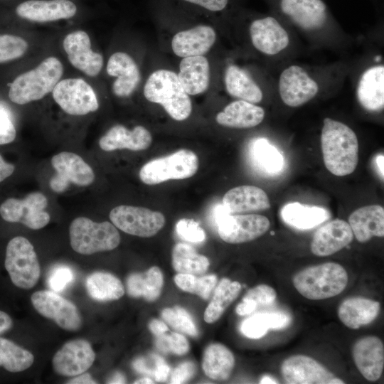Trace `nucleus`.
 I'll list each match as a JSON object with an SVG mask.
<instances>
[{
    "mask_svg": "<svg viewBox=\"0 0 384 384\" xmlns=\"http://www.w3.org/2000/svg\"><path fill=\"white\" fill-rule=\"evenodd\" d=\"M277 297L275 290L269 285L259 284L250 289L236 307L240 316L251 314L260 308L272 304Z\"/></svg>",
    "mask_w": 384,
    "mask_h": 384,
    "instance_id": "42",
    "label": "nucleus"
},
{
    "mask_svg": "<svg viewBox=\"0 0 384 384\" xmlns=\"http://www.w3.org/2000/svg\"><path fill=\"white\" fill-rule=\"evenodd\" d=\"M291 322V317L281 311H262L252 313L240 324L241 333L250 338H260L269 330L282 329Z\"/></svg>",
    "mask_w": 384,
    "mask_h": 384,
    "instance_id": "33",
    "label": "nucleus"
},
{
    "mask_svg": "<svg viewBox=\"0 0 384 384\" xmlns=\"http://www.w3.org/2000/svg\"><path fill=\"white\" fill-rule=\"evenodd\" d=\"M69 235L73 250L82 255L112 250L120 242V235L113 224L97 223L85 217L72 221Z\"/></svg>",
    "mask_w": 384,
    "mask_h": 384,
    "instance_id": "6",
    "label": "nucleus"
},
{
    "mask_svg": "<svg viewBox=\"0 0 384 384\" xmlns=\"http://www.w3.org/2000/svg\"><path fill=\"white\" fill-rule=\"evenodd\" d=\"M196 372V366L193 362L186 361L178 365L173 371L171 383H183L193 377Z\"/></svg>",
    "mask_w": 384,
    "mask_h": 384,
    "instance_id": "50",
    "label": "nucleus"
},
{
    "mask_svg": "<svg viewBox=\"0 0 384 384\" xmlns=\"http://www.w3.org/2000/svg\"><path fill=\"white\" fill-rule=\"evenodd\" d=\"M33 361L30 351L0 336V367L11 373L21 372L30 368Z\"/></svg>",
    "mask_w": 384,
    "mask_h": 384,
    "instance_id": "41",
    "label": "nucleus"
},
{
    "mask_svg": "<svg viewBox=\"0 0 384 384\" xmlns=\"http://www.w3.org/2000/svg\"><path fill=\"white\" fill-rule=\"evenodd\" d=\"M277 6L284 16L304 30L321 29L329 18L322 0H278Z\"/></svg>",
    "mask_w": 384,
    "mask_h": 384,
    "instance_id": "18",
    "label": "nucleus"
},
{
    "mask_svg": "<svg viewBox=\"0 0 384 384\" xmlns=\"http://www.w3.org/2000/svg\"><path fill=\"white\" fill-rule=\"evenodd\" d=\"M15 166L4 160L0 154V183L9 177L14 171Z\"/></svg>",
    "mask_w": 384,
    "mask_h": 384,
    "instance_id": "53",
    "label": "nucleus"
},
{
    "mask_svg": "<svg viewBox=\"0 0 384 384\" xmlns=\"http://www.w3.org/2000/svg\"><path fill=\"white\" fill-rule=\"evenodd\" d=\"M74 277V272L70 267L58 265L50 272L47 282L53 292H60L73 282Z\"/></svg>",
    "mask_w": 384,
    "mask_h": 384,
    "instance_id": "48",
    "label": "nucleus"
},
{
    "mask_svg": "<svg viewBox=\"0 0 384 384\" xmlns=\"http://www.w3.org/2000/svg\"><path fill=\"white\" fill-rule=\"evenodd\" d=\"M176 233L183 240L198 243L206 239V233L199 223L193 219L182 218L176 224Z\"/></svg>",
    "mask_w": 384,
    "mask_h": 384,
    "instance_id": "47",
    "label": "nucleus"
},
{
    "mask_svg": "<svg viewBox=\"0 0 384 384\" xmlns=\"http://www.w3.org/2000/svg\"><path fill=\"white\" fill-rule=\"evenodd\" d=\"M383 161H384V156L383 154H380L376 156L375 158V164L377 165V168L378 170V172L382 177V179H383L384 176V170H383Z\"/></svg>",
    "mask_w": 384,
    "mask_h": 384,
    "instance_id": "58",
    "label": "nucleus"
},
{
    "mask_svg": "<svg viewBox=\"0 0 384 384\" xmlns=\"http://www.w3.org/2000/svg\"><path fill=\"white\" fill-rule=\"evenodd\" d=\"M357 98L368 111L378 112L384 107V66H373L361 75L357 86Z\"/></svg>",
    "mask_w": 384,
    "mask_h": 384,
    "instance_id": "28",
    "label": "nucleus"
},
{
    "mask_svg": "<svg viewBox=\"0 0 384 384\" xmlns=\"http://www.w3.org/2000/svg\"><path fill=\"white\" fill-rule=\"evenodd\" d=\"M189 4L203 9L210 12H220L225 10L230 0H181Z\"/></svg>",
    "mask_w": 384,
    "mask_h": 384,
    "instance_id": "51",
    "label": "nucleus"
},
{
    "mask_svg": "<svg viewBox=\"0 0 384 384\" xmlns=\"http://www.w3.org/2000/svg\"><path fill=\"white\" fill-rule=\"evenodd\" d=\"M149 327L151 333L156 336H161L168 331V327L165 323L157 319L152 320Z\"/></svg>",
    "mask_w": 384,
    "mask_h": 384,
    "instance_id": "55",
    "label": "nucleus"
},
{
    "mask_svg": "<svg viewBox=\"0 0 384 384\" xmlns=\"http://www.w3.org/2000/svg\"><path fill=\"white\" fill-rule=\"evenodd\" d=\"M163 284L161 271L158 267H151L144 273H133L129 276L127 293L132 297H144L149 302H153L159 297Z\"/></svg>",
    "mask_w": 384,
    "mask_h": 384,
    "instance_id": "36",
    "label": "nucleus"
},
{
    "mask_svg": "<svg viewBox=\"0 0 384 384\" xmlns=\"http://www.w3.org/2000/svg\"><path fill=\"white\" fill-rule=\"evenodd\" d=\"M260 383H277V381L270 375H264L260 379Z\"/></svg>",
    "mask_w": 384,
    "mask_h": 384,
    "instance_id": "60",
    "label": "nucleus"
},
{
    "mask_svg": "<svg viewBox=\"0 0 384 384\" xmlns=\"http://www.w3.org/2000/svg\"><path fill=\"white\" fill-rule=\"evenodd\" d=\"M353 234L360 242L373 237L384 236V209L379 205H370L354 210L348 218Z\"/></svg>",
    "mask_w": 384,
    "mask_h": 384,
    "instance_id": "27",
    "label": "nucleus"
},
{
    "mask_svg": "<svg viewBox=\"0 0 384 384\" xmlns=\"http://www.w3.org/2000/svg\"><path fill=\"white\" fill-rule=\"evenodd\" d=\"M323 160L332 174L344 176L353 173L358 163V142L355 132L345 124L326 117L321 135Z\"/></svg>",
    "mask_w": 384,
    "mask_h": 384,
    "instance_id": "1",
    "label": "nucleus"
},
{
    "mask_svg": "<svg viewBox=\"0 0 384 384\" xmlns=\"http://www.w3.org/2000/svg\"><path fill=\"white\" fill-rule=\"evenodd\" d=\"M265 117L264 110L253 103L240 100L230 102L216 115V122L224 127L245 129L260 124Z\"/></svg>",
    "mask_w": 384,
    "mask_h": 384,
    "instance_id": "29",
    "label": "nucleus"
},
{
    "mask_svg": "<svg viewBox=\"0 0 384 384\" xmlns=\"http://www.w3.org/2000/svg\"><path fill=\"white\" fill-rule=\"evenodd\" d=\"M4 266L12 283L21 289L33 288L40 277L41 267L34 247L22 236L14 237L8 242Z\"/></svg>",
    "mask_w": 384,
    "mask_h": 384,
    "instance_id": "7",
    "label": "nucleus"
},
{
    "mask_svg": "<svg viewBox=\"0 0 384 384\" xmlns=\"http://www.w3.org/2000/svg\"><path fill=\"white\" fill-rule=\"evenodd\" d=\"M225 84L228 92L233 97L257 103L262 100V92L256 82L239 67L229 65L225 73Z\"/></svg>",
    "mask_w": 384,
    "mask_h": 384,
    "instance_id": "34",
    "label": "nucleus"
},
{
    "mask_svg": "<svg viewBox=\"0 0 384 384\" xmlns=\"http://www.w3.org/2000/svg\"><path fill=\"white\" fill-rule=\"evenodd\" d=\"M198 157L189 149L176 152L146 163L139 171V178L145 184L156 185L169 180L193 176L198 169Z\"/></svg>",
    "mask_w": 384,
    "mask_h": 384,
    "instance_id": "8",
    "label": "nucleus"
},
{
    "mask_svg": "<svg viewBox=\"0 0 384 384\" xmlns=\"http://www.w3.org/2000/svg\"><path fill=\"white\" fill-rule=\"evenodd\" d=\"M51 165L56 171L49 184L56 193L64 192L70 183L86 186L95 180V173L88 164L81 156L69 151H62L51 159Z\"/></svg>",
    "mask_w": 384,
    "mask_h": 384,
    "instance_id": "13",
    "label": "nucleus"
},
{
    "mask_svg": "<svg viewBox=\"0 0 384 384\" xmlns=\"http://www.w3.org/2000/svg\"><path fill=\"white\" fill-rule=\"evenodd\" d=\"M157 348L163 352H171L177 355H183L189 349L187 339L178 333L172 332L157 336Z\"/></svg>",
    "mask_w": 384,
    "mask_h": 384,
    "instance_id": "46",
    "label": "nucleus"
},
{
    "mask_svg": "<svg viewBox=\"0 0 384 384\" xmlns=\"http://www.w3.org/2000/svg\"><path fill=\"white\" fill-rule=\"evenodd\" d=\"M110 219L123 232L142 238L156 235L165 224V217L159 211L126 205L112 208Z\"/></svg>",
    "mask_w": 384,
    "mask_h": 384,
    "instance_id": "11",
    "label": "nucleus"
},
{
    "mask_svg": "<svg viewBox=\"0 0 384 384\" xmlns=\"http://www.w3.org/2000/svg\"><path fill=\"white\" fill-rule=\"evenodd\" d=\"M353 238V234L348 223L335 219L316 231L311 240V250L319 257L329 256L347 246Z\"/></svg>",
    "mask_w": 384,
    "mask_h": 384,
    "instance_id": "22",
    "label": "nucleus"
},
{
    "mask_svg": "<svg viewBox=\"0 0 384 384\" xmlns=\"http://www.w3.org/2000/svg\"><path fill=\"white\" fill-rule=\"evenodd\" d=\"M108 383H126V379L124 376L120 373H116L112 377L108 380Z\"/></svg>",
    "mask_w": 384,
    "mask_h": 384,
    "instance_id": "59",
    "label": "nucleus"
},
{
    "mask_svg": "<svg viewBox=\"0 0 384 384\" xmlns=\"http://www.w3.org/2000/svg\"><path fill=\"white\" fill-rule=\"evenodd\" d=\"M172 265L178 273L200 275L208 270L210 262L191 245L179 242L172 251Z\"/></svg>",
    "mask_w": 384,
    "mask_h": 384,
    "instance_id": "40",
    "label": "nucleus"
},
{
    "mask_svg": "<svg viewBox=\"0 0 384 384\" xmlns=\"http://www.w3.org/2000/svg\"><path fill=\"white\" fill-rule=\"evenodd\" d=\"M250 156L254 165L265 174H277L284 168L283 156L265 138L255 139L252 142Z\"/></svg>",
    "mask_w": 384,
    "mask_h": 384,
    "instance_id": "38",
    "label": "nucleus"
},
{
    "mask_svg": "<svg viewBox=\"0 0 384 384\" xmlns=\"http://www.w3.org/2000/svg\"><path fill=\"white\" fill-rule=\"evenodd\" d=\"M134 383H153V381L149 378H143L136 380Z\"/></svg>",
    "mask_w": 384,
    "mask_h": 384,
    "instance_id": "62",
    "label": "nucleus"
},
{
    "mask_svg": "<svg viewBox=\"0 0 384 384\" xmlns=\"http://www.w3.org/2000/svg\"><path fill=\"white\" fill-rule=\"evenodd\" d=\"M346 270L336 262H326L306 267L293 277L299 293L311 300H321L337 296L348 284Z\"/></svg>",
    "mask_w": 384,
    "mask_h": 384,
    "instance_id": "4",
    "label": "nucleus"
},
{
    "mask_svg": "<svg viewBox=\"0 0 384 384\" xmlns=\"http://www.w3.org/2000/svg\"><path fill=\"white\" fill-rule=\"evenodd\" d=\"M16 137V129L11 114L6 107L0 103V145L13 142Z\"/></svg>",
    "mask_w": 384,
    "mask_h": 384,
    "instance_id": "49",
    "label": "nucleus"
},
{
    "mask_svg": "<svg viewBox=\"0 0 384 384\" xmlns=\"http://www.w3.org/2000/svg\"><path fill=\"white\" fill-rule=\"evenodd\" d=\"M13 326L11 317L5 311L0 310V335L8 331Z\"/></svg>",
    "mask_w": 384,
    "mask_h": 384,
    "instance_id": "56",
    "label": "nucleus"
},
{
    "mask_svg": "<svg viewBox=\"0 0 384 384\" xmlns=\"http://www.w3.org/2000/svg\"><path fill=\"white\" fill-rule=\"evenodd\" d=\"M80 9L73 0H19L0 7V21L16 18L33 23H50L76 17Z\"/></svg>",
    "mask_w": 384,
    "mask_h": 384,
    "instance_id": "5",
    "label": "nucleus"
},
{
    "mask_svg": "<svg viewBox=\"0 0 384 384\" xmlns=\"http://www.w3.org/2000/svg\"><path fill=\"white\" fill-rule=\"evenodd\" d=\"M85 287L89 296L98 302H109L120 299L124 294L122 282L107 272L97 271L86 279Z\"/></svg>",
    "mask_w": 384,
    "mask_h": 384,
    "instance_id": "37",
    "label": "nucleus"
},
{
    "mask_svg": "<svg viewBox=\"0 0 384 384\" xmlns=\"http://www.w3.org/2000/svg\"><path fill=\"white\" fill-rule=\"evenodd\" d=\"M63 71V65L58 58L47 57L34 68L21 73L6 82L7 97L17 105L41 100L52 92Z\"/></svg>",
    "mask_w": 384,
    "mask_h": 384,
    "instance_id": "2",
    "label": "nucleus"
},
{
    "mask_svg": "<svg viewBox=\"0 0 384 384\" xmlns=\"http://www.w3.org/2000/svg\"><path fill=\"white\" fill-rule=\"evenodd\" d=\"M240 290L241 284L238 282H232L228 278L222 279L205 311V321L212 324L219 319L225 309L238 297Z\"/></svg>",
    "mask_w": 384,
    "mask_h": 384,
    "instance_id": "39",
    "label": "nucleus"
},
{
    "mask_svg": "<svg viewBox=\"0 0 384 384\" xmlns=\"http://www.w3.org/2000/svg\"><path fill=\"white\" fill-rule=\"evenodd\" d=\"M216 224L220 238L231 244L254 240L267 232L270 226L267 217L257 214H228Z\"/></svg>",
    "mask_w": 384,
    "mask_h": 384,
    "instance_id": "14",
    "label": "nucleus"
},
{
    "mask_svg": "<svg viewBox=\"0 0 384 384\" xmlns=\"http://www.w3.org/2000/svg\"><path fill=\"white\" fill-rule=\"evenodd\" d=\"M28 49V43L21 35L0 31V65L18 60L27 53Z\"/></svg>",
    "mask_w": 384,
    "mask_h": 384,
    "instance_id": "43",
    "label": "nucleus"
},
{
    "mask_svg": "<svg viewBox=\"0 0 384 384\" xmlns=\"http://www.w3.org/2000/svg\"><path fill=\"white\" fill-rule=\"evenodd\" d=\"M63 47L74 68L89 77H95L100 73L103 57L92 49L90 36L85 31L68 33L63 38Z\"/></svg>",
    "mask_w": 384,
    "mask_h": 384,
    "instance_id": "15",
    "label": "nucleus"
},
{
    "mask_svg": "<svg viewBox=\"0 0 384 384\" xmlns=\"http://www.w3.org/2000/svg\"><path fill=\"white\" fill-rule=\"evenodd\" d=\"M283 220L289 225L301 230L314 228L330 218L329 212L324 208L304 205L298 202L285 205L281 210Z\"/></svg>",
    "mask_w": 384,
    "mask_h": 384,
    "instance_id": "32",
    "label": "nucleus"
},
{
    "mask_svg": "<svg viewBox=\"0 0 384 384\" xmlns=\"http://www.w3.org/2000/svg\"><path fill=\"white\" fill-rule=\"evenodd\" d=\"M34 309L43 316L51 319L67 331H78L82 318L78 307L70 301L50 290L34 292L31 297Z\"/></svg>",
    "mask_w": 384,
    "mask_h": 384,
    "instance_id": "12",
    "label": "nucleus"
},
{
    "mask_svg": "<svg viewBox=\"0 0 384 384\" xmlns=\"http://www.w3.org/2000/svg\"><path fill=\"white\" fill-rule=\"evenodd\" d=\"M151 142V134L144 127L139 125L129 130L123 125L117 124L100 139L99 146L105 151L124 149L142 151L148 149Z\"/></svg>",
    "mask_w": 384,
    "mask_h": 384,
    "instance_id": "24",
    "label": "nucleus"
},
{
    "mask_svg": "<svg viewBox=\"0 0 384 384\" xmlns=\"http://www.w3.org/2000/svg\"><path fill=\"white\" fill-rule=\"evenodd\" d=\"M352 356L361 375L369 381L378 380L384 368V346L377 336H368L353 345Z\"/></svg>",
    "mask_w": 384,
    "mask_h": 384,
    "instance_id": "21",
    "label": "nucleus"
},
{
    "mask_svg": "<svg viewBox=\"0 0 384 384\" xmlns=\"http://www.w3.org/2000/svg\"><path fill=\"white\" fill-rule=\"evenodd\" d=\"M234 364L233 353L223 344L213 343L205 350L202 362L203 370L206 375L213 380L228 379Z\"/></svg>",
    "mask_w": 384,
    "mask_h": 384,
    "instance_id": "35",
    "label": "nucleus"
},
{
    "mask_svg": "<svg viewBox=\"0 0 384 384\" xmlns=\"http://www.w3.org/2000/svg\"><path fill=\"white\" fill-rule=\"evenodd\" d=\"M380 310L378 302L355 297L345 299L339 306L338 316L348 328L358 329L375 319Z\"/></svg>",
    "mask_w": 384,
    "mask_h": 384,
    "instance_id": "30",
    "label": "nucleus"
},
{
    "mask_svg": "<svg viewBox=\"0 0 384 384\" xmlns=\"http://www.w3.org/2000/svg\"><path fill=\"white\" fill-rule=\"evenodd\" d=\"M319 91L317 83L300 66L291 65L284 70L279 80V92L283 102L292 107L301 106Z\"/></svg>",
    "mask_w": 384,
    "mask_h": 384,
    "instance_id": "16",
    "label": "nucleus"
},
{
    "mask_svg": "<svg viewBox=\"0 0 384 384\" xmlns=\"http://www.w3.org/2000/svg\"><path fill=\"white\" fill-rule=\"evenodd\" d=\"M215 39L216 33L211 26L198 25L177 33L173 37L171 47L179 57L203 55L210 49Z\"/></svg>",
    "mask_w": 384,
    "mask_h": 384,
    "instance_id": "25",
    "label": "nucleus"
},
{
    "mask_svg": "<svg viewBox=\"0 0 384 384\" xmlns=\"http://www.w3.org/2000/svg\"><path fill=\"white\" fill-rule=\"evenodd\" d=\"M174 282L183 291L208 299L217 283V277L210 274L197 277L193 274L178 273L174 277Z\"/></svg>",
    "mask_w": 384,
    "mask_h": 384,
    "instance_id": "44",
    "label": "nucleus"
},
{
    "mask_svg": "<svg viewBox=\"0 0 384 384\" xmlns=\"http://www.w3.org/2000/svg\"><path fill=\"white\" fill-rule=\"evenodd\" d=\"M68 383L72 384H82V383H97V382L92 378L89 373H82L76 375L74 378L71 379Z\"/></svg>",
    "mask_w": 384,
    "mask_h": 384,
    "instance_id": "57",
    "label": "nucleus"
},
{
    "mask_svg": "<svg viewBox=\"0 0 384 384\" xmlns=\"http://www.w3.org/2000/svg\"><path fill=\"white\" fill-rule=\"evenodd\" d=\"M145 98L160 104L175 120L187 119L192 111L191 99L181 85L178 75L168 70L152 73L144 87Z\"/></svg>",
    "mask_w": 384,
    "mask_h": 384,
    "instance_id": "3",
    "label": "nucleus"
},
{
    "mask_svg": "<svg viewBox=\"0 0 384 384\" xmlns=\"http://www.w3.org/2000/svg\"><path fill=\"white\" fill-rule=\"evenodd\" d=\"M107 73L116 77L112 84L113 93L119 97H129L138 86L141 75L134 59L124 52L114 53L107 64Z\"/></svg>",
    "mask_w": 384,
    "mask_h": 384,
    "instance_id": "23",
    "label": "nucleus"
},
{
    "mask_svg": "<svg viewBox=\"0 0 384 384\" xmlns=\"http://www.w3.org/2000/svg\"><path fill=\"white\" fill-rule=\"evenodd\" d=\"M154 359L155 367L153 376L154 377L156 381H164L169 375L170 368L161 357L154 355Z\"/></svg>",
    "mask_w": 384,
    "mask_h": 384,
    "instance_id": "52",
    "label": "nucleus"
},
{
    "mask_svg": "<svg viewBox=\"0 0 384 384\" xmlns=\"http://www.w3.org/2000/svg\"><path fill=\"white\" fill-rule=\"evenodd\" d=\"M281 372L284 380L290 384L329 383L334 377L320 363L304 355H294L285 359Z\"/></svg>",
    "mask_w": 384,
    "mask_h": 384,
    "instance_id": "19",
    "label": "nucleus"
},
{
    "mask_svg": "<svg viewBox=\"0 0 384 384\" xmlns=\"http://www.w3.org/2000/svg\"><path fill=\"white\" fill-rule=\"evenodd\" d=\"M18 1L19 0H0V7L11 5Z\"/></svg>",
    "mask_w": 384,
    "mask_h": 384,
    "instance_id": "61",
    "label": "nucleus"
},
{
    "mask_svg": "<svg viewBox=\"0 0 384 384\" xmlns=\"http://www.w3.org/2000/svg\"><path fill=\"white\" fill-rule=\"evenodd\" d=\"M58 105L67 114L82 116L97 111L99 102L92 86L82 78L60 80L52 91Z\"/></svg>",
    "mask_w": 384,
    "mask_h": 384,
    "instance_id": "9",
    "label": "nucleus"
},
{
    "mask_svg": "<svg viewBox=\"0 0 384 384\" xmlns=\"http://www.w3.org/2000/svg\"><path fill=\"white\" fill-rule=\"evenodd\" d=\"M164 320L178 331L191 336L198 334L197 328L191 315L183 308L174 307L164 309L161 312Z\"/></svg>",
    "mask_w": 384,
    "mask_h": 384,
    "instance_id": "45",
    "label": "nucleus"
},
{
    "mask_svg": "<svg viewBox=\"0 0 384 384\" xmlns=\"http://www.w3.org/2000/svg\"><path fill=\"white\" fill-rule=\"evenodd\" d=\"M341 383L343 384V383H344V382L342 380L339 379V378L334 377L329 380V384H341Z\"/></svg>",
    "mask_w": 384,
    "mask_h": 384,
    "instance_id": "63",
    "label": "nucleus"
},
{
    "mask_svg": "<svg viewBox=\"0 0 384 384\" xmlns=\"http://www.w3.org/2000/svg\"><path fill=\"white\" fill-rule=\"evenodd\" d=\"M134 369L141 373L149 375H154V369L149 365V361L144 358H139L133 363Z\"/></svg>",
    "mask_w": 384,
    "mask_h": 384,
    "instance_id": "54",
    "label": "nucleus"
},
{
    "mask_svg": "<svg viewBox=\"0 0 384 384\" xmlns=\"http://www.w3.org/2000/svg\"><path fill=\"white\" fill-rule=\"evenodd\" d=\"M47 198L41 192L28 193L24 198H9L0 206V215L9 223H20L30 229L44 228L50 221L45 210Z\"/></svg>",
    "mask_w": 384,
    "mask_h": 384,
    "instance_id": "10",
    "label": "nucleus"
},
{
    "mask_svg": "<svg viewBox=\"0 0 384 384\" xmlns=\"http://www.w3.org/2000/svg\"><path fill=\"white\" fill-rule=\"evenodd\" d=\"M222 204L232 213L261 211L270 208L267 193L255 186H240L227 191L223 197Z\"/></svg>",
    "mask_w": 384,
    "mask_h": 384,
    "instance_id": "26",
    "label": "nucleus"
},
{
    "mask_svg": "<svg viewBox=\"0 0 384 384\" xmlns=\"http://www.w3.org/2000/svg\"><path fill=\"white\" fill-rule=\"evenodd\" d=\"M95 353L85 339L65 343L54 355L52 365L55 372L63 376H76L85 373L92 365Z\"/></svg>",
    "mask_w": 384,
    "mask_h": 384,
    "instance_id": "17",
    "label": "nucleus"
},
{
    "mask_svg": "<svg viewBox=\"0 0 384 384\" xmlns=\"http://www.w3.org/2000/svg\"><path fill=\"white\" fill-rule=\"evenodd\" d=\"M254 47L269 55L277 54L287 48L289 38L286 30L273 16L255 19L250 26Z\"/></svg>",
    "mask_w": 384,
    "mask_h": 384,
    "instance_id": "20",
    "label": "nucleus"
},
{
    "mask_svg": "<svg viewBox=\"0 0 384 384\" xmlns=\"http://www.w3.org/2000/svg\"><path fill=\"white\" fill-rule=\"evenodd\" d=\"M188 95H195L205 92L210 82L209 63L203 55L183 58L177 75Z\"/></svg>",
    "mask_w": 384,
    "mask_h": 384,
    "instance_id": "31",
    "label": "nucleus"
}]
</instances>
